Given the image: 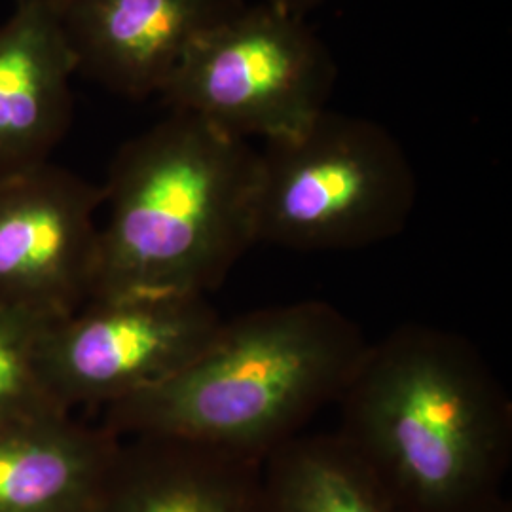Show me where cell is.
Instances as JSON below:
<instances>
[{
	"label": "cell",
	"instance_id": "obj_1",
	"mask_svg": "<svg viewBox=\"0 0 512 512\" xmlns=\"http://www.w3.org/2000/svg\"><path fill=\"white\" fill-rule=\"evenodd\" d=\"M338 404L336 435L404 512H475L503 495L511 399L458 332L391 330L368 344Z\"/></svg>",
	"mask_w": 512,
	"mask_h": 512
},
{
	"label": "cell",
	"instance_id": "obj_2",
	"mask_svg": "<svg viewBox=\"0 0 512 512\" xmlns=\"http://www.w3.org/2000/svg\"><path fill=\"white\" fill-rule=\"evenodd\" d=\"M368 342L344 311L302 300L224 321L183 368L103 410L120 439L162 437L264 463L338 403Z\"/></svg>",
	"mask_w": 512,
	"mask_h": 512
},
{
	"label": "cell",
	"instance_id": "obj_3",
	"mask_svg": "<svg viewBox=\"0 0 512 512\" xmlns=\"http://www.w3.org/2000/svg\"><path fill=\"white\" fill-rule=\"evenodd\" d=\"M103 188L92 298H207L256 245L258 148L184 112L129 139Z\"/></svg>",
	"mask_w": 512,
	"mask_h": 512
},
{
	"label": "cell",
	"instance_id": "obj_4",
	"mask_svg": "<svg viewBox=\"0 0 512 512\" xmlns=\"http://www.w3.org/2000/svg\"><path fill=\"white\" fill-rule=\"evenodd\" d=\"M416 202L412 162L370 118L323 110L308 128L258 150L256 245L366 249L399 236Z\"/></svg>",
	"mask_w": 512,
	"mask_h": 512
},
{
	"label": "cell",
	"instance_id": "obj_5",
	"mask_svg": "<svg viewBox=\"0 0 512 512\" xmlns=\"http://www.w3.org/2000/svg\"><path fill=\"white\" fill-rule=\"evenodd\" d=\"M336 78L329 46L306 18L260 2L198 38L158 95L169 112L266 143L308 128Z\"/></svg>",
	"mask_w": 512,
	"mask_h": 512
},
{
	"label": "cell",
	"instance_id": "obj_6",
	"mask_svg": "<svg viewBox=\"0 0 512 512\" xmlns=\"http://www.w3.org/2000/svg\"><path fill=\"white\" fill-rule=\"evenodd\" d=\"M220 323L209 298H92L48 330L44 378L69 412L105 408L183 368Z\"/></svg>",
	"mask_w": 512,
	"mask_h": 512
},
{
	"label": "cell",
	"instance_id": "obj_7",
	"mask_svg": "<svg viewBox=\"0 0 512 512\" xmlns=\"http://www.w3.org/2000/svg\"><path fill=\"white\" fill-rule=\"evenodd\" d=\"M103 188L54 164L0 175V304L63 319L93 291Z\"/></svg>",
	"mask_w": 512,
	"mask_h": 512
},
{
	"label": "cell",
	"instance_id": "obj_8",
	"mask_svg": "<svg viewBox=\"0 0 512 512\" xmlns=\"http://www.w3.org/2000/svg\"><path fill=\"white\" fill-rule=\"evenodd\" d=\"M76 74L143 101L162 92L186 50L245 0H48Z\"/></svg>",
	"mask_w": 512,
	"mask_h": 512
},
{
	"label": "cell",
	"instance_id": "obj_9",
	"mask_svg": "<svg viewBox=\"0 0 512 512\" xmlns=\"http://www.w3.org/2000/svg\"><path fill=\"white\" fill-rule=\"evenodd\" d=\"M73 55L48 0L0 25V175L50 162L74 116Z\"/></svg>",
	"mask_w": 512,
	"mask_h": 512
},
{
	"label": "cell",
	"instance_id": "obj_10",
	"mask_svg": "<svg viewBox=\"0 0 512 512\" xmlns=\"http://www.w3.org/2000/svg\"><path fill=\"white\" fill-rule=\"evenodd\" d=\"M95 512H264L262 463L186 440L122 439Z\"/></svg>",
	"mask_w": 512,
	"mask_h": 512
},
{
	"label": "cell",
	"instance_id": "obj_11",
	"mask_svg": "<svg viewBox=\"0 0 512 512\" xmlns=\"http://www.w3.org/2000/svg\"><path fill=\"white\" fill-rule=\"evenodd\" d=\"M120 444L73 412L0 425V512H95Z\"/></svg>",
	"mask_w": 512,
	"mask_h": 512
},
{
	"label": "cell",
	"instance_id": "obj_12",
	"mask_svg": "<svg viewBox=\"0 0 512 512\" xmlns=\"http://www.w3.org/2000/svg\"><path fill=\"white\" fill-rule=\"evenodd\" d=\"M264 512H404L344 440L308 435L262 463Z\"/></svg>",
	"mask_w": 512,
	"mask_h": 512
},
{
	"label": "cell",
	"instance_id": "obj_13",
	"mask_svg": "<svg viewBox=\"0 0 512 512\" xmlns=\"http://www.w3.org/2000/svg\"><path fill=\"white\" fill-rule=\"evenodd\" d=\"M57 319L0 304V425L69 412L46 384L42 349Z\"/></svg>",
	"mask_w": 512,
	"mask_h": 512
},
{
	"label": "cell",
	"instance_id": "obj_14",
	"mask_svg": "<svg viewBox=\"0 0 512 512\" xmlns=\"http://www.w3.org/2000/svg\"><path fill=\"white\" fill-rule=\"evenodd\" d=\"M262 2L275 6V8H281L285 12H291L294 16L306 18V14H310L311 10L319 8L321 4H325L329 0H262Z\"/></svg>",
	"mask_w": 512,
	"mask_h": 512
},
{
	"label": "cell",
	"instance_id": "obj_15",
	"mask_svg": "<svg viewBox=\"0 0 512 512\" xmlns=\"http://www.w3.org/2000/svg\"><path fill=\"white\" fill-rule=\"evenodd\" d=\"M475 512H512V505L509 499H505V495H499V497H495L494 501H490L488 505L480 507Z\"/></svg>",
	"mask_w": 512,
	"mask_h": 512
}]
</instances>
